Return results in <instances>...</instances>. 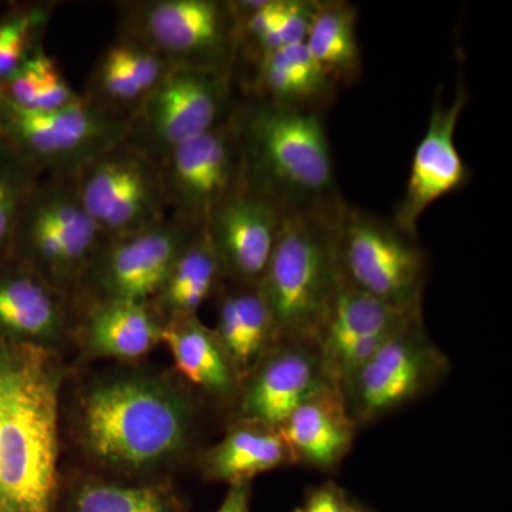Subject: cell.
I'll use <instances>...</instances> for the list:
<instances>
[{
    "label": "cell",
    "instance_id": "cell-11",
    "mask_svg": "<svg viewBox=\"0 0 512 512\" xmlns=\"http://www.w3.org/2000/svg\"><path fill=\"white\" fill-rule=\"evenodd\" d=\"M235 77L174 67L130 121L128 140L158 163L165 154L225 123L234 113Z\"/></svg>",
    "mask_w": 512,
    "mask_h": 512
},
{
    "label": "cell",
    "instance_id": "cell-31",
    "mask_svg": "<svg viewBox=\"0 0 512 512\" xmlns=\"http://www.w3.org/2000/svg\"><path fill=\"white\" fill-rule=\"evenodd\" d=\"M40 177L8 141L0 143V261L12 256L23 208Z\"/></svg>",
    "mask_w": 512,
    "mask_h": 512
},
{
    "label": "cell",
    "instance_id": "cell-4",
    "mask_svg": "<svg viewBox=\"0 0 512 512\" xmlns=\"http://www.w3.org/2000/svg\"><path fill=\"white\" fill-rule=\"evenodd\" d=\"M338 207L284 215L271 259L256 286L281 339L316 340L328 318L342 278L332 225Z\"/></svg>",
    "mask_w": 512,
    "mask_h": 512
},
{
    "label": "cell",
    "instance_id": "cell-33",
    "mask_svg": "<svg viewBox=\"0 0 512 512\" xmlns=\"http://www.w3.org/2000/svg\"><path fill=\"white\" fill-rule=\"evenodd\" d=\"M252 483L229 485L227 494L215 512H251Z\"/></svg>",
    "mask_w": 512,
    "mask_h": 512
},
{
    "label": "cell",
    "instance_id": "cell-29",
    "mask_svg": "<svg viewBox=\"0 0 512 512\" xmlns=\"http://www.w3.org/2000/svg\"><path fill=\"white\" fill-rule=\"evenodd\" d=\"M0 99L25 110H55L80 99L62 66L45 47L29 57L0 87Z\"/></svg>",
    "mask_w": 512,
    "mask_h": 512
},
{
    "label": "cell",
    "instance_id": "cell-30",
    "mask_svg": "<svg viewBox=\"0 0 512 512\" xmlns=\"http://www.w3.org/2000/svg\"><path fill=\"white\" fill-rule=\"evenodd\" d=\"M57 2H16L0 15V87L42 49Z\"/></svg>",
    "mask_w": 512,
    "mask_h": 512
},
{
    "label": "cell",
    "instance_id": "cell-18",
    "mask_svg": "<svg viewBox=\"0 0 512 512\" xmlns=\"http://www.w3.org/2000/svg\"><path fill=\"white\" fill-rule=\"evenodd\" d=\"M423 312H407L370 298L340 278L338 293L316 343L326 373L342 387L377 349Z\"/></svg>",
    "mask_w": 512,
    "mask_h": 512
},
{
    "label": "cell",
    "instance_id": "cell-7",
    "mask_svg": "<svg viewBox=\"0 0 512 512\" xmlns=\"http://www.w3.org/2000/svg\"><path fill=\"white\" fill-rule=\"evenodd\" d=\"M103 241L80 201L76 174H45L23 208L12 255L73 299Z\"/></svg>",
    "mask_w": 512,
    "mask_h": 512
},
{
    "label": "cell",
    "instance_id": "cell-5",
    "mask_svg": "<svg viewBox=\"0 0 512 512\" xmlns=\"http://www.w3.org/2000/svg\"><path fill=\"white\" fill-rule=\"evenodd\" d=\"M117 10V35L170 66L235 77L238 20L231 0H130L117 3Z\"/></svg>",
    "mask_w": 512,
    "mask_h": 512
},
{
    "label": "cell",
    "instance_id": "cell-36",
    "mask_svg": "<svg viewBox=\"0 0 512 512\" xmlns=\"http://www.w3.org/2000/svg\"><path fill=\"white\" fill-rule=\"evenodd\" d=\"M0 512H2V493H0Z\"/></svg>",
    "mask_w": 512,
    "mask_h": 512
},
{
    "label": "cell",
    "instance_id": "cell-14",
    "mask_svg": "<svg viewBox=\"0 0 512 512\" xmlns=\"http://www.w3.org/2000/svg\"><path fill=\"white\" fill-rule=\"evenodd\" d=\"M332 384L316 340L279 339L242 379L228 423L255 421L279 429L303 402Z\"/></svg>",
    "mask_w": 512,
    "mask_h": 512
},
{
    "label": "cell",
    "instance_id": "cell-3",
    "mask_svg": "<svg viewBox=\"0 0 512 512\" xmlns=\"http://www.w3.org/2000/svg\"><path fill=\"white\" fill-rule=\"evenodd\" d=\"M234 121L247 187L285 214L330 211L343 201L320 113L244 97Z\"/></svg>",
    "mask_w": 512,
    "mask_h": 512
},
{
    "label": "cell",
    "instance_id": "cell-2",
    "mask_svg": "<svg viewBox=\"0 0 512 512\" xmlns=\"http://www.w3.org/2000/svg\"><path fill=\"white\" fill-rule=\"evenodd\" d=\"M69 360L0 345L2 512H57L62 488L60 404Z\"/></svg>",
    "mask_w": 512,
    "mask_h": 512
},
{
    "label": "cell",
    "instance_id": "cell-9",
    "mask_svg": "<svg viewBox=\"0 0 512 512\" xmlns=\"http://www.w3.org/2000/svg\"><path fill=\"white\" fill-rule=\"evenodd\" d=\"M450 367L423 318L416 319L387 339L340 390L360 429L426 396L446 379Z\"/></svg>",
    "mask_w": 512,
    "mask_h": 512
},
{
    "label": "cell",
    "instance_id": "cell-21",
    "mask_svg": "<svg viewBox=\"0 0 512 512\" xmlns=\"http://www.w3.org/2000/svg\"><path fill=\"white\" fill-rule=\"evenodd\" d=\"M171 69L148 47L117 35L94 63L82 96L100 110L131 121Z\"/></svg>",
    "mask_w": 512,
    "mask_h": 512
},
{
    "label": "cell",
    "instance_id": "cell-27",
    "mask_svg": "<svg viewBox=\"0 0 512 512\" xmlns=\"http://www.w3.org/2000/svg\"><path fill=\"white\" fill-rule=\"evenodd\" d=\"M225 284L220 256L201 227L175 259L150 305L163 322L174 316L200 315L201 306L215 298Z\"/></svg>",
    "mask_w": 512,
    "mask_h": 512
},
{
    "label": "cell",
    "instance_id": "cell-32",
    "mask_svg": "<svg viewBox=\"0 0 512 512\" xmlns=\"http://www.w3.org/2000/svg\"><path fill=\"white\" fill-rule=\"evenodd\" d=\"M352 498L333 481L316 485L306 491L301 507L295 512H350Z\"/></svg>",
    "mask_w": 512,
    "mask_h": 512
},
{
    "label": "cell",
    "instance_id": "cell-25",
    "mask_svg": "<svg viewBox=\"0 0 512 512\" xmlns=\"http://www.w3.org/2000/svg\"><path fill=\"white\" fill-rule=\"evenodd\" d=\"M198 471L207 483H252L255 477L295 466L284 437L275 427L255 421H231L224 436L198 454Z\"/></svg>",
    "mask_w": 512,
    "mask_h": 512
},
{
    "label": "cell",
    "instance_id": "cell-1",
    "mask_svg": "<svg viewBox=\"0 0 512 512\" xmlns=\"http://www.w3.org/2000/svg\"><path fill=\"white\" fill-rule=\"evenodd\" d=\"M202 406L173 370L146 360L72 369L60 404L67 464L116 480H174L202 450Z\"/></svg>",
    "mask_w": 512,
    "mask_h": 512
},
{
    "label": "cell",
    "instance_id": "cell-22",
    "mask_svg": "<svg viewBox=\"0 0 512 512\" xmlns=\"http://www.w3.org/2000/svg\"><path fill=\"white\" fill-rule=\"evenodd\" d=\"M278 430L293 463L330 473L348 457L359 427L342 390L332 384L303 402Z\"/></svg>",
    "mask_w": 512,
    "mask_h": 512
},
{
    "label": "cell",
    "instance_id": "cell-24",
    "mask_svg": "<svg viewBox=\"0 0 512 512\" xmlns=\"http://www.w3.org/2000/svg\"><path fill=\"white\" fill-rule=\"evenodd\" d=\"M251 67L245 84L248 99L320 113L336 97L338 86L313 59L305 42L266 53Z\"/></svg>",
    "mask_w": 512,
    "mask_h": 512
},
{
    "label": "cell",
    "instance_id": "cell-19",
    "mask_svg": "<svg viewBox=\"0 0 512 512\" xmlns=\"http://www.w3.org/2000/svg\"><path fill=\"white\" fill-rule=\"evenodd\" d=\"M164 322L150 303L104 301L77 308L72 369L144 362L161 345Z\"/></svg>",
    "mask_w": 512,
    "mask_h": 512
},
{
    "label": "cell",
    "instance_id": "cell-28",
    "mask_svg": "<svg viewBox=\"0 0 512 512\" xmlns=\"http://www.w3.org/2000/svg\"><path fill=\"white\" fill-rule=\"evenodd\" d=\"M305 45L336 86H352L362 73L357 9L345 0H319Z\"/></svg>",
    "mask_w": 512,
    "mask_h": 512
},
{
    "label": "cell",
    "instance_id": "cell-13",
    "mask_svg": "<svg viewBox=\"0 0 512 512\" xmlns=\"http://www.w3.org/2000/svg\"><path fill=\"white\" fill-rule=\"evenodd\" d=\"M160 167L170 215L204 227L214 208L242 184L234 113L220 126L165 154Z\"/></svg>",
    "mask_w": 512,
    "mask_h": 512
},
{
    "label": "cell",
    "instance_id": "cell-15",
    "mask_svg": "<svg viewBox=\"0 0 512 512\" xmlns=\"http://www.w3.org/2000/svg\"><path fill=\"white\" fill-rule=\"evenodd\" d=\"M77 309L69 295L16 256L0 261V345L73 352Z\"/></svg>",
    "mask_w": 512,
    "mask_h": 512
},
{
    "label": "cell",
    "instance_id": "cell-23",
    "mask_svg": "<svg viewBox=\"0 0 512 512\" xmlns=\"http://www.w3.org/2000/svg\"><path fill=\"white\" fill-rule=\"evenodd\" d=\"M174 480L123 481L72 464L62 468L57 512H188Z\"/></svg>",
    "mask_w": 512,
    "mask_h": 512
},
{
    "label": "cell",
    "instance_id": "cell-6",
    "mask_svg": "<svg viewBox=\"0 0 512 512\" xmlns=\"http://www.w3.org/2000/svg\"><path fill=\"white\" fill-rule=\"evenodd\" d=\"M332 225L340 275L349 285L400 311L423 312L429 265L417 238L345 201Z\"/></svg>",
    "mask_w": 512,
    "mask_h": 512
},
{
    "label": "cell",
    "instance_id": "cell-35",
    "mask_svg": "<svg viewBox=\"0 0 512 512\" xmlns=\"http://www.w3.org/2000/svg\"><path fill=\"white\" fill-rule=\"evenodd\" d=\"M6 141L5 128H3L2 120H0V143Z\"/></svg>",
    "mask_w": 512,
    "mask_h": 512
},
{
    "label": "cell",
    "instance_id": "cell-26",
    "mask_svg": "<svg viewBox=\"0 0 512 512\" xmlns=\"http://www.w3.org/2000/svg\"><path fill=\"white\" fill-rule=\"evenodd\" d=\"M215 301V333L244 379L281 336L256 286L225 284Z\"/></svg>",
    "mask_w": 512,
    "mask_h": 512
},
{
    "label": "cell",
    "instance_id": "cell-10",
    "mask_svg": "<svg viewBox=\"0 0 512 512\" xmlns=\"http://www.w3.org/2000/svg\"><path fill=\"white\" fill-rule=\"evenodd\" d=\"M76 185L104 239L133 234L170 215L160 163L128 137L83 165Z\"/></svg>",
    "mask_w": 512,
    "mask_h": 512
},
{
    "label": "cell",
    "instance_id": "cell-34",
    "mask_svg": "<svg viewBox=\"0 0 512 512\" xmlns=\"http://www.w3.org/2000/svg\"><path fill=\"white\" fill-rule=\"evenodd\" d=\"M350 512H373V511L369 510V508L365 507V505L357 503V501L353 500L352 511H350Z\"/></svg>",
    "mask_w": 512,
    "mask_h": 512
},
{
    "label": "cell",
    "instance_id": "cell-20",
    "mask_svg": "<svg viewBox=\"0 0 512 512\" xmlns=\"http://www.w3.org/2000/svg\"><path fill=\"white\" fill-rule=\"evenodd\" d=\"M161 345L173 360V372L200 397L221 412H231L242 379L214 328L200 315L165 320Z\"/></svg>",
    "mask_w": 512,
    "mask_h": 512
},
{
    "label": "cell",
    "instance_id": "cell-12",
    "mask_svg": "<svg viewBox=\"0 0 512 512\" xmlns=\"http://www.w3.org/2000/svg\"><path fill=\"white\" fill-rule=\"evenodd\" d=\"M200 228L168 215L141 231L104 239L77 286L74 306L104 301L150 303Z\"/></svg>",
    "mask_w": 512,
    "mask_h": 512
},
{
    "label": "cell",
    "instance_id": "cell-8",
    "mask_svg": "<svg viewBox=\"0 0 512 512\" xmlns=\"http://www.w3.org/2000/svg\"><path fill=\"white\" fill-rule=\"evenodd\" d=\"M6 141L40 174H76L126 140L130 121L80 99L55 110H25L0 99Z\"/></svg>",
    "mask_w": 512,
    "mask_h": 512
},
{
    "label": "cell",
    "instance_id": "cell-16",
    "mask_svg": "<svg viewBox=\"0 0 512 512\" xmlns=\"http://www.w3.org/2000/svg\"><path fill=\"white\" fill-rule=\"evenodd\" d=\"M467 100L464 83L458 84L450 103L437 99L426 133L414 150L406 190L392 217L393 224L410 237L417 238L421 217L431 205L463 190L470 181V170L456 144L458 121Z\"/></svg>",
    "mask_w": 512,
    "mask_h": 512
},
{
    "label": "cell",
    "instance_id": "cell-17",
    "mask_svg": "<svg viewBox=\"0 0 512 512\" xmlns=\"http://www.w3.org/2000/svg\"><path fill=\"white\" fill-rule=\"evenodd\" d=\"M284 215L274 201L244 183L214 208L204 227L220 256L227 284L258 286Z\"/></svg>",
    "mask_w": 512,
    "mask_h": 512
}]
</instances>
